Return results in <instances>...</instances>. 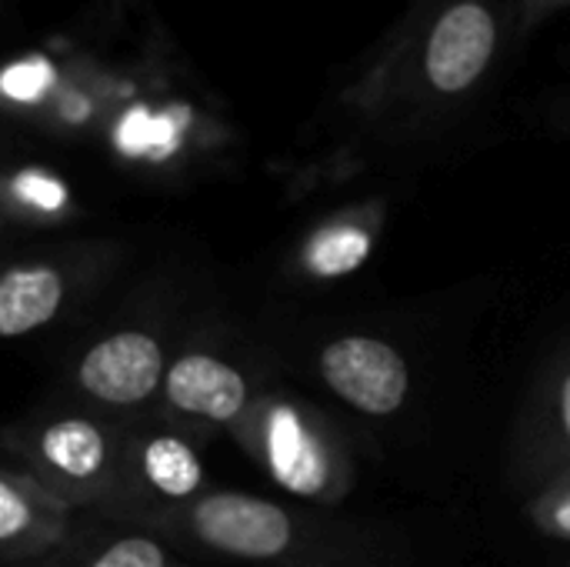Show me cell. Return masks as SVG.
<instances>
[{
	"label": "cell",
	"instance_id": "8",
	"mask_svg": "<svg viewBox=\"0 0 570 567\" xmlns=\"http://www.w3.org/2000/svg\"><path fill=\"white\" fill-rule=\"evenodd\" d=\"M324 384L354 411L387 418L404 408L411 394V371L401 351L381 338L347 334L324 344L317 358Z\"/></svg>",
	"mask_w": 570,
	"mask_h": 567
},
{
	"label": "cell",
	"instance_id": "1",
	"mask_svg": "<svg viewBox=\"0 0 570 567\" xmlns=\"http://www.w3.org/2000/svg\"><path fill=\"white\" fill-rule=\"evenodd\" d=\"M120 421L97 411H47L0 434L13 458L43 491L73 515H97L114 488Z\"/></svg>",
	"mask_w": 570,
	"mask_h": 567
},
{
	"label": "cell",
	"instance_id": "15",
	"mask_svg": "<svg viewBox=\"0 0 570 567\" xmlns=\"http://www.w3.org/2000/svg\"><path fill=\"white\" fill-rule=\"evenodd\" d=\"M57 84V70L47 57H20L0 70V97L10 104H40Z\"/></svg>",
	"mask_w": 570,
	"mask_h": 567
},
{
	"label": "cell",
	"instance_id": "4",
	"mask_svg": "<svg viewBox=\"0 0 570 567\" xmlns=\"http://www.w3.org/2000/svg\"><path fill=\"white\" fill-rule=\"evenodd\" d=\"M234 434L284 491L307 501L337 491L331 441L301 404L287 398H257Z\"/></svg>",
	"mask_w": 570,
	"mask_h": 567
},
{
	"label": "cell",
	"instance_id": "2",
	"mask_svg": "<svg viewBox=\"0 0 570 567\" xmlns=\"http://www.w3.org/2000/svg\"><path fill=\"white\" fill-rule=\"evenodd\" d=\"M204 491L207 471L190 431L164 414H140L120 421L114 488L94 518L150 531Z\"/></svg>",
	"mask_w": 570,
	"mask_h": 567
},
{
	"label": "cell",
	"instance_id": "16",
	"mask_svg": "<svg viewBox=\"0 0 570 567\" xmlns=\"http://www.w3.org/2000/svg\"><path fill=\"white\" fill-rule=\"evenodd\" d=\"M544 528L558 538H568L570 541V491L558 495L548 508H544Z\"/></svg>",
	"mask_w": 570,
	"mask_h": 567
},
{
	"label": "cell",
	"instance_id": "19",
	"mask_svg": "<svg viewBox=\"0 0 570 567\" xmlns=\"http://www.w3.org/2000/svg\"><path fill=\"white\" fill-rule=\"evenodd\" d=\"M0 231H3V214H0Z\"/></svg>",
	"mask_w": 570,
	"mask_h": 567
},
{
	"label": "cell",
	"instance_id": "11",
	"mask_svg": "<svg viewBox=\"0 0 570 567\" xmlns=\"http://www.w3.org/2000/svg\"><path fill=\"white\" fill-rule=\"evenodd\" d=\"M494 17L481 3H458L451 7L431 30L424 67L428 80L441 94L468 90L494 53Z\"/></svg>",
	"mask_w": 570,
	"mask_h": 567
},
{
	"label": "cell",
	"instance_id": "9",
	"mask_svg": "<svg viewBox=\"0 0 570 567\" xmlns=\"http://www.w3.org/2000/svg\"><path fill=\"white\" fill-rule=\"evenodd\" d=\"M77 515L43 491L23 468L0 458V565L37 558L57 548Z\"/></svg>",
	"mask_w": 570,
	"mask_h": 567
},
{
	"label": "cell",
	"instance_id": "3",
	"mask_svg": "<svg viewBox=\"0 0 570 567\" xmlns=\"http://www.w3.org/2000/svg\"><path fill=\"white\" fill-rule=\"evenodd\" d=\"M150 535L167 548H197L247 565H284L304 548V531L284 505L214 488L157 521Z\"/></svg>",
	"mask_w": 570,
	"mask_h": 567
},
{
	"label": "cell",
	"instance_id": "13",
	"mask_svg": "<svg viewBox=\"0 0 570 567\" xmlns=\"http://www.w3.org/2000/svg\"><path fill=\"white\" fill-rule=\"evenodd\" d=\"M70 207V190L67 184L40 167H23L17 174H10L3 194H0V214H23V217H37V221H53L60 214H67Z\"/></svg>",
	"mask_w": 570,
	"mask_h": 567
},
{
	"label": "cell",
	"instance_id": "20",
	"mask_svg": "<svg viewBox=\"0 0 570 567\" xmlns=\"http://www.w3.org/2000/svg\"><path fill=\"white\" fill-rule=\"evenodd\" d=\"M180 567H187V565H180Z\"/></svg>",
	"mask_w": 570,
	"mask_h": 567
},
{
	"label": "cell",
	"instance_id": "7",
	"mask_svg": "<svg viewBox=\"0 0 570 567\" xmlns=\"http://www.w3.org/2000/svg\"><path fill=\"white\" fill-rule=\"evenodd\" d=\"M160 414L180 428H237L254 408L247 374L214 351H180L170 358L164 388H160Z\"/></svg>",
	"mask_w": 570,
	"mask_h": 567
},
{
	"label": "cell",
	"instance_id": "12",
	"mask_svg": "<svg viewBox=\"0 0 570 567\" xmlns=\"http://www.w3.org/2000/svg\"><path fill=\"white\" fill-rule=\"evenodd\" d=\"M187 110L170 107L164 114H150L144 104L130 107L117 127H114V144L124 157H147V160H164L180 147Z\"/></svg>",
	"mask_w": 570,
	"mask_h": 567
},
{
	"label": "cell",
	"instance_id": "10",
	"mask_svg": "<svg viewBox=\"0 0 570 567\" xmlns=\"http://www.w3.org/2000/svg\"><path fill=\"white\" fill-rule=\"evenodd\" d=\"M0 567H180V561L150 531L90 515V521H77L57 548Z\"/></svg>",
	"mask_w": 570,
	"mask_h": 567
},
{
	"label": "cell",
	"instance_id": "6",
	"mask_svg": "<svg viewBox=\"0 0 570 567\" xmlns=\"http://www.w3.org/2000/svg\"><path fill=\"white\" fill-rule=\"evenodd\" d=\"M104 257L47 254L0 264V341L57 324L80 304L87 284L100 274Z\"/></svg>",
	"mask_w": 570,
	"mask_h": 567
},
{
	"label": "cell",
	"instance_id": "17",
	"mask_svg": "<svg viewBox=\"0 0 570 567\" xmlns=\"http://www.w3.org/2000/svg\"><path fill=\"white\" fill-rule=\"evenodd\" d=\"M60 117L67 124H83L90 117V100L83 94H63L60 97Z\"/></svg>",
	"mask_w": 570,
	"mask_h": 567
},
{
	"label": "cell",
	"instance_id": "5",
	"mask_svg": "<svg viewBox=\"0 0 570 567\" xmlns=\"http://www.w3.org/2000/svg\"><path fill=\"white\" fill-rule=\"evenodd\" d=\"M167 364V341L150 328L127 324L83 348L70 371V384L97 411L134 414L160 398Z\"/></svg>",
	"mask_w": 570,
	"mask_h": 567
},
{
	"label": "cell",
	"instance_id": "18",
	"mask_svg": "<svg viewBox=\"0 0 570 567\" xmlns=\"http://www.w3.org/2000/svg\"><path fill=\"white\" fill-rule=\"evenodd\" d=\"M558 421L570 444V371L561 378V388H558Z\"/></svg>",
	"mask_w": 570,
	"mask_h": 567
},
{
	"label": "cell",
	"instance_id": "14",
	"mask_svg": "<svg viewBox=\"0 0 570 567\" xmlns=\"http://www.w3.org/2000/svg\"><path fill=\"white\" fill-rule=\"evenodd\" d=\"M371 254V234L351 224H337L321 231L304 251V267L314 277H341L357 271Z\"/></svg>",
	"mask_w": 570,
	"mask_h": 567
}]
</instances>
